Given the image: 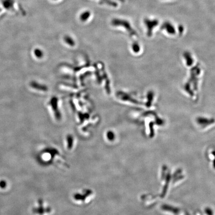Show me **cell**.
Here are the masks:
<instances>
[{
    "mask_svg": "<svg viewBox=\"0 0 215 215\" xmlns=\"http://www.w3.org/2000/svg\"><path fill=\"white\" fill-rule=\"evenodd\" d=\"M118 1H120V2H125V0H118Z\"/></svg>",
    "mask_w": 215,
    "mask_h": 215,
    "instance_id": "obj_17",
    "label": "cell"
},
{
    "mask_svg": "<svg viewBox=\"0 0 215 215\" xmlns=\"http://www.w3.org/2000/svg\"><path fill=\"white\" fill-rule=\"evenodd\" d=\"M106 140L108 142L113 143L116 140V134L113 131H108L106 134Z\"/></svg>",
    "mask_w": 215,
    "mask_h": 215,
    "instance_id": "obj_6",
    "label": "cell"
},
{
    "mask_svg": "<svg viewBox=\"0 0 215 215\" xmlns=\"http://www.w3.org/2000/svg\"><path fill=\"white\" fill-rule=\"evenodd\" d=\"M184 57L187 62V65L188 66L191 65L192 64L193 60L192 57L191 56L190 54L188 52H186L184 53Z\"/></svg>",
    "mask_w": 215,
    "mask_h": 215,
    "instance_id": "obj_10",
    "label": "cell"
},
{
    "mask_svg": "<svg viewBox=\"0 0 215 215\" xmlns=\"http://www.w3.org/2000/svg\"><path fill=\"white\" fill-rule=\"evenodd\" d=\"M55 1H56V0H55Z\"/></svg>",
    "mask_w": 215,
    "mask_h": 215,
    "instance_id": "obj_18",
    "label": "cell"
},
{
    "mask_svg": "<svg viewBox=\"0 0 215 215\" xmlns=\"http://www.w3.org/2000/svg\"><path fill=\"white\" fill-rule=\"evenodd\" d=\"M153 93L152 91H150L148 93V96H147V98L149 99L148 100V102H147V106L148 107L150 106L151 102H152V101H153Z\"/></svg>",
    "mask_w": 215,
    "mask_h": 215,
    "instance_id": "obj_13",
    "label": "cell"
},
{
    "mask_svg": "<svg viewBox=\"0 0 215 215\" xmlns=\"http://www.w3.org/2000/svg\"><path fill=\"white\" fill-rule=\"evenodd\" d=\"M42 161L45 164H48L53 166L65 168L68 167L66 160L61 155L60 151L56 148L49 147L44 149L42 152Z\"/></svg>",
    "mask_w": 215,
    "mask_h": 215,
    "instance_id": "obj_1",
    "label": "cell"
},
{
    "mask_svg": "<svg viewBox=\"0 0 215 215\" xmlns=\"http://www.w3.org/2000/svg\"><path fill=\"white\" fill-rule=\"evenodd\" d=\"M75 140L73 136L68 135L66 136L64 142V148L66 151L72 152L75 149L76 146Z\"/></svg>",
    "mask_w": 215,
    "mask_h": 215,
    "instance_id": "obj_5",
    "label": "cell"
},
{
    "mask_svg": "<svg viewBox=\"0 0 215 215\" xmlns=\"http://www.w3.org/2000/svg\"><path fill=\"white\" fill-rule=\"evenodd\" d=\"M163 28L166 30V31L170 34H175V30L173 27L170 25V24L166 23L165 24L164 26H163Z\"/></svg>",
    "mask_w": 215,
    "mask_h": 215,
    "instance_id": "obj_9",
    "label": "cell"
},
{
    "mask_svg": "<svg viewBox=\"0 0 215 215\" xmlns=\"http://www.w3.org/2000/svg\"><path fill=\"white\" fill-rule=\"evenodd\" d=\"M7 186V182L5 180H1L0 181V188L4 189Z\"/></svg>",
    "mask_w": 215,
    "mask_h": 215,
    "instance_id": "obj_15",
    "label": "cell"
},
{
    "mask_svg": "<svg viewBox=\"0 0 215 215\" xmlns=\"http://www.w3.org/2000/svg\"><path fill=\"white\" fill-rule=\"evenodd\" d=\"M197 122L200 125H208L211 124V123L215 122V120L214 119H208L204 118H197Z\"/></svg>",
    "mask_w": 215,
    "mask_h": 215,
    "instance_id": "obj_7",
    "label": "cell"
},
{
    "mask_svg": "<svg viewBox=\"0 0 215 215\" xmlns=\"http://www.w3.org/2000/svg\"><path fill=\"white\" fill-rule=\"evenodd\" d=\"M111 24L113 26H121L124 27L126 30H128V32L132 34H136V32L132 30V28L130 26V23L128 21L119 19H114L111 22Z\"/></svg>",
    "mask_w": 215,
    "mask_h": 215,
    "instance_id": "obj_4",
    "label": "cell"
},
{
    "mask_svg": "<svg viewBox=\"0 0 215 215\" xmlns=\"http://www.w3.org/2000/svg\"><path fill=\"white\" fill-rule=\"evenodd\" d=\"M132 47H133V49L134 50V51H136V52L138 51L139 49H140L139 46L138 45V44H136V43L132 45Z\"/></svg>",
    "mask_w": 215,
    "mask_h": 215,
    "instance_id": "obj_16",
    "label": "cell"
},
{
    "mask_svg": "<svg viewBox=\"0 0 215 215\" xmlns=\"http://www.w3.org/2000/svg\"><path fill=\"white\" fill-rule=\"evenodd\" d=\"M38 205L32 209V212L38 215H51L54 213L52 206L45 203L42 199H39L38 201Z\"/></svg>",
    "mask_w": 215,
    "mask_h": 215,
    "instance_id": "obj_3",
    "label": "cell"
},
{
    "mask_svg": "<svg viewBox=\"0 0 215 215\" xmlns=\"http://www.w3.org/2000/svg\"><path fill=\"white\" fill-rule=\"evenodd\" d=\"M90 15L91 13L90 11H86L83 12V13H81V15L80 16V19L82 22H85L89 19Z\"/></svg>",
    "mask_w": 215,
    "mask_h": 215,
    "instance_id": "obj_8",
    "label": "cell"
},
{
    "mask_svg": "<svg viewBox=\"0 0 215 215\" xmlns=\"http://www.w3.org/2000/svg\"><path fill=\"white\" fill-rule=\"evenodd\" d=\"M34 54L36 55V56L38 57H41L42 56V54L43 53L42 52V51H41V50L40 49H36L34 50Z\"/></svg>",
    "mask_w": 215,
    "mask_h": 215,
    "instance_id": "obj_14",
    "label": "cell"
},
{
    "mask_svg": "<svg viewBox=\"0 0 215 215\" xmlns=\"http://www.w3.org/2000/svg\"><path fill=\"white\" fill-rule=\"evenodd\" d=\"M64 41L66 42V43L68 44L69 45H71V46H73L75 44L73 40L71 37L69 36H65L64 37Z\"/></svg>",
    "mask_w": 215,
    "mask_h": 215,
    "instance_id": "obj_12",
    "label": "cell"
},
{
    "mask_svg": "<svg viewBox=\"0 0 215 215\" xmlns=\"http://www.w3.org/2000/svg\"><path fill=\"white\" fill-rule=\"evenodd\" d=\"M103 3L106 4L107 5L110 6H111L113 7H117L118 6V4L117 3L111 1V0H101Z\"/></svg>",
    "mask_w": 215,
    "mask_h": 215,
    "instance_id": "obj_11",
    "label": "cell"
},
{
    "mask_svg": "<svg viewBox=\"0 0 215 215\" xmlns=\"http://www.w3.org/2000/svg\"><path fill=\"white\" fill-rule=\"evenodd\" d=\"M96 197V193L92 189L83 188L74 192L71 200L74 204L79 206H86L91 204Z\"/></svg>",
    "mask_w": 215,
    "mask_h": 215,
    "instance_id": "obj_2",
    "label": "cell"
}]
</instances>
